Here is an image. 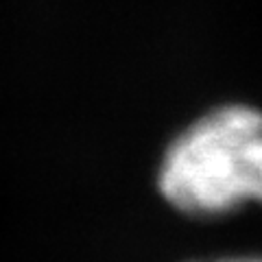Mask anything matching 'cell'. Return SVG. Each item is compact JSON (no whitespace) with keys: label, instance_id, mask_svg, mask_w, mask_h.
Masks as SVG:
<instances>
[{"label":"cell","instance_id":"obj_2","mask_svg":"<svg viewBox=\"0 0 262 262\" xmlns=\"http://www.w3.org/2000/svg\"><path fill=\"white\" fill-rule=\"evenodd\" d=\"M206 262H262V258H251V256H229V258H216V260H206Z\"/></svg>","mask_w":262,"mask_h":262},{"label":"cell","instance_id":"obj_1","mask_svg":"<svg viewBox=\"0 0 262 262\" xmlns=\"http://www.w3.org/2000/svg\"><path fill=\"white\" fill-rule=\"evenodd\" d=\"M158 190L190 219L262 203V112L225 103L190 120L162 153Z\"/></svg>","mask_w":262,"mask_h":262}]
</instances>
